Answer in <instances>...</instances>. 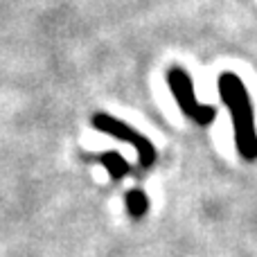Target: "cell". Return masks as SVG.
<instances>
[{
    "mask_svg": "<svg viewBox=\"0 0 257 257\" xmlns=\"http://www.w3.org/2000/svg\"><path fill=\"white\" fill-rule=\"evenodd\" d=\"M219 93H221V99L226 102L228 111L232 113V120H235L237 149H239V154L246 160H255L257 136H255V124H253V108H250V99L244 84H241L239 77L226 72L219 79Z\"/></svg>",
    "mask_w": 257,
    "mask_h": 257,
    "instance_id": "cell-1",
    "label": "cell"
},
{
    "mask_svg": "<svg viewBox=\"0 0 257 257\" xmlns=\"http://www.w3.org/2000/svg\"><path fill=\"white\" fill-rule=\"evenodd\" d=\"M167 81H169V88H172V95L176 97L178 106L183 108V113H185L187 117L201 122V124H208V122L212 120L214 108L199 104V99H196V95H194V88H192V81L185 70L172 68L167 75Z\"/></svg>",
    "mask_w": 257,
    "mask_h": 257,
    "instance_id": "cell-2",
    "label": "cell"
},
{
    "mask_svg": "<svg viewBox=\"0 0 257 257\" xmlns=\"http://www.w3.org/2000/svg\"><path fill=\"white\" fill-rule=\"evenodd\" d=\"M93 126L97 128V131H104V133H108V136H115V138H120V140L128 142L131 147H136L138 156H140L138 160H140L142 167H151V165H154L156 149L151 147V142L147 140V138L138 136V133L133 131L131 126H126L124 122L115 120V117H111V115H95Z\"/></svg>",
    "mask_w": 257,
    "mask_h": 257,
    "instance_id": "cell-3",
    "label": "cell"
},
{
    "mask_svg": "<svg viewBox=\"0 0 257 257\" xmlns=\"http://www.w3.org/2000/svg\"><path fill=\"white\" fill-rule=\"evenodd\" d=\"M99 163L104 165V167L111 172L113 178H122L124 174L128 172V163L124 158H122L120 154H115V151H108V154L99 156Z\"/></svg>",
    "mask_w": 257,
    "mask_h": 257,
    "instance_id": "cell-4",
    "label": "cell"
},
{
    "mask_svg": "<svg viewBox=\"0 0 257 257\" xmlns=\"http://www.w3.org/2000/svg\"><path fill=\"white\" fill-rule=\"evenodd\" d=\"M126 208L131 212L133 219H142L149 208V201H147V194L142 190H131L126 194Z\"/></svg>",
    "mask_w": 257,
    "mask_h": 257,
    "instance_id": "cell-5",
    "label": "cell"
}]
</instances>
